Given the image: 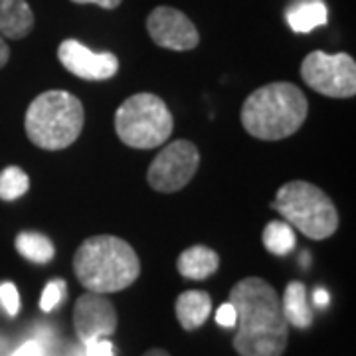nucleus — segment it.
Masks as SVG:
<instances>
[{
	"label": "nucleus",
	"mask_w": 356,
	"mask_h": 356,
	"mask_svg": "<svg viewBox=\"0 0 356 356\" xmlns=\"http://www.w3.org/2000/svg\"><path fill=\"white\" fill-rule=\"evenodd\" d=\"M281 311L285 321L299 327V329H307L313 323V311L307 303V289L301 281H291L285 289L283 301H281Z\"/></svg>",
	"instance_id": "2eb2a0df"
},
{
	"label": "nucleus",
	"mask_w": 356,
	"mask_h": 356,
	"mask_svg": "<svg viewBox=\"0 0 356 356\" xmlns=\"http://www.w3.org/2000/svg\"><path fill=\"white\" fill-rule=\"evenodd\" d=\"M271 208L291 228L311 240H327L339 228V214L332 200L307 180H291L281 186Z\"/></svg>",
	"instance_id": "39448f33"
},
{
	"label": "nucleus",
	"mask_w": 356,
	"mask_h": 356,
	"mask_svg": "<svg viewBox=\"0 0 356 356\" xmlns=\"http://www.w3.org/2000/svg\"><path fill=\"white\" fill-rule=\"evenodd\" d=\"M30 188V178L20 166H6L0 172V198L2 200H16L24 196Z\"/></svg>",
	"instance_id": "6ab92c4d"
},
{
	"label": "nucleus",
	"mask_w": 356,
	"mask_h": 356,
	"mask_svg": "<svg viewBox=\"0 0 356 356\" xmlns=\"http://www.w3.org/2000/svg\"><path fill=\"white\" fill-rule=\"evenodd\" d=\"M113 344L105 339H93L86 343V356H113Z\"/></svg>",
	"instance_id": "4be33fe9"
},
{
	"label": "nucleus",
	"mask_w": 356,
	"mask_h": 356,
	"mask_svg": "<svg viewBox=\"0 0 356 356\" xmlns=\"http://www.w3.org/2000/svg\"><path fill=\"white\" fill-rule=\"evenodd\" d=\"M236 311L238 334L234 348L240 356H281L285 353L289 331L281 311L277 291L261 277H245L229 291Z\"/></svg>",
	"instance_id": "f257e3e1"
},
{
	"label": "nucleus",
	"mask_w": 356,
	"mask_h": 356,
	"mask_svg": "<svg viewBox=\"0 0 356 356\" xmlns=\"http://www.w3.org/2000/svg\"><path fill=\"white\" fill-rule=\"evenodd\" d=\"M8 58H10V48H8L6 40L0 36V67L8 64Z\"/></svg>",
	"instance_id": "bb28decb"
},
{
	"label": "nucleus",
	"mask_w": 356,
	"mask_h": 356,
	"mask_svg": "<svg viewBox=\"0 0 356 356\" xmlns=\"http://www.w3.org/2000/svg\"><path fill=\"white\" fill-rule=\"evenodd\" d=\"M58 60L74 76L88 81H103L117 74L119 60L111 51H93L77 40H64L58 48Z\"/></svg>",
	"instance_id": "9d476101"
},
{
	"label": "nucleus",
	"mask_w": 356,
	"mask_h": 356,
	"mask_svg": "<svg viewBox=\"0 0 356 356\" xmlns=\"http://www.w3.org/2000/svg\"><path fill=\"white\" fill-rule=\"evenodd\" d=\"M143 356H170L166 350H161V348H153V350H149L147 355Z\"/></svg>",
	"instance_id": "cd10ccee"
},
{
	"label": "nucleus",
	"mask_w": 356,
	"mask_h": 356,
	"mask_svg": "<svg viewBox=\"0 0 356 356\" xmlns=\"http://www.w3.org/2000/svg\"><path fill=\"white\" fill-rule=\"evenodd\" d=\"M13 356H44V346L38 341H28L20 348H16Z\"/></svg>",
	"instance_id": "b1692460"
},
{
	"label": "nucleus",
	"mask_w": 356,
	"mask_h": 356,
	"mask_svg": "<svg viewBox=\"0 0 356 356\" xmlns=\"http://www.w3.org/2000/svg\"><path fill=\"white\" fill-rule=\"evenodd\" d=\"M220 267V255L208 245H192L178 255V273L186 280L200 281L214 275Z\"/></svg>",
	"instance_id": "ddd939ff"
},
{
	"label": "nucleus",
	"mask_w": 356,
	"mask_h": 356,
	"mask_svg": "<svg viewBox=\"0 0 356 356\" xmlns=\"http://www.w3.org/2000/svg\"><path fill=\"white\" fill-rule=\"evenodd\" d=\"M72 2H77V4H95V6L105 8V10H113L123 0H72Z\"/></svg>",
	"instance_id": "393cba45"
},
{
	"label": "nucleus",
	"mask_w": 356,
	"mask_h": 356,
	"mask_svg": "<svg viewBox=\"0 0 356 356\" xmlns=\"http://www.w3.org/2000/svg\"><path fill=\"white\" fill-rule=\"evenodd\" d=\"M313 301H315V305L317 307H327L329 305V293L325 291V289H315L313 293Z\"/></svg>",
	"instance_id": "a878e982"
},
{
	"label": "nucleus",
	"mask_w": 356,
	"mask_h": 356,
	"mask_svg": "<svg viewBox=\"0 0 356 356\" xmlns=\"http://www.w3.org/2000/svg\"><path fill=\"white\" fill-rule=\"evenodd\" d=\"M34 28V13L26 0H0V36L26 38Z\"/></svg>",
	"instance_id": "f8f14e48"
},
{
	"label": "nucleus",
	"mask_w": 356,
	"mask_h": 356,
	"mask_svg": "<svg viewBox=\"0 0 356 356\" xmlns=\"http://www.w3.org/2000/svg\"><path fill=\"white\" fill-rule=\"evenodd\" d=\"M83 119V105L76 95L62 89H50L28 105L26 135L32 145L44 151H62L81 135Z\"/></svg>",
	"instance_id": "20e7f679"
},
{
	"label": "nucleus",
	"mask_w": 356,
	"mask_h": 356,
	"mask_svg": "<svg viewBox=\"0 0 356 356\" xmlns=\"http://www.w3.org/2000/svg\"><path fill=\"white\" fill-rule=\"evenodd\" d=\"M175 119L166 103L153 93H135L119 105L115 131L131 149L149 151L168 140Z\"/></svg>",
	"instance_id": "423d86ee"
},
{
	"label": "nucleus",
	"mask_w": 356,
	"mask_h": 356,
	"mask_svg": "<svg viewBox=\"0 0 356 356\" xmlns=\"http://www.w3.org/2000/svg\"><path fill=\"white\" fill-rule=\"evenodd\" d=\"M301 77L321 95L348 99L356 93V64L348 54L311 51L301 64Z\"/></svg>",
	"instance_id": "0eeeda50"
},
{
	"label": "nucleus",
	"mask_w": 356,
	"mask_h": 356,
	"mask_svg": "<svg viewBox=\"0 0 356 356\" xmlns=\"http://www.w3.org/2000/svg\"><path fill=\"white\" fill-rule=\"evenodd\" d=\"M14 243H16L18 254L34 264H48L56 254L50 238L38 232H20Z\"/></svg>",
	"instance_id": "f3484780"
},
{
	"label": "nucleus",
	"mask_w": 356,
	"mask_h": 356,
	"mask_svg": "<svg viewBox=\"0 0 356 356\" xmlns=\"http://www.w3.org/2000/svg\"><path fill=\"white\" fill-rule=\"evenodd\" d=\"M0 303H2V307L6 309V313L10 317L18 315V311H20V295H18L16 285L10 283V281L0 285Z\"/></svg>",
	"instance_id": "412c9836"
},
{
	"label": "nucleus",
	"mask_w": 356,
	"mask_h": 356,
	"mask_svg": "<svg viewBox=\"0 0 356 356\" xmlns=\"http://www.w3.org/2000/svg\"><path fill=\"white\" fill-rule=\"evenodd\" d=\"M305 93L295 83L275 81L255 89L243 102V129L261 140H281L295 135L305 123Z\"/></svg>",
	"instance_id": "7ed1b4c3"
},
{
	"label": "nucleus",
	"mask_w": 356,
	"mask_h": 356,
	"mask_svg": "<svg viewBox=\"0 0 356 356\" xmlns=\"http://www.w3.org/2000/svg\"><path fill=\"white\" fill-rule=\"evenodd\" d=\"M177 318L184 331H194L202 327L210 315L212 301L206 291H184L177 299Z\"/></svg>",
	"instance_id": "4468645a"
},
{
	"label": "nucleus",
	"mask_w": 356,
	"mask_h": 356,
	"mask_svg": "<svg viewBox=\"0 0 356 356\" xmlns=\"http://www.w3.org/2000/svg\"><path fill=\"white\" fill-rule=\"evenodd\" d=\"M74 271L91 293H117L127 289L140 275L139 255L117 236H93L77 248Z\"/></svg>",
	"instance_id": "f03ea898"
},
{
	"label": "nucleus",
	"mask_w": 356,
	"mask_h": 356,
	"mask_svg": "<svg viewBox=\"0 0 356 356\" xmlns=\"http://www.w3.org/2000/svg\"><path fill=\"white\" fill-rule=\"evenodd\" d=\"M200 166V153L196 145L186 139H178L166 145L161 153L154 156L149 166L147 180L156 192L182 191Z\"/></svg>",
	"instance_id": "6e6552de"
},
{
	"label": "nucleus",
	"mask_w": 356,
	"mask_h": 356,
	"mask_svg": "<svg viewBox=\"0 0 356 356\" xmlns=\"http://www.w3.org/2000/svg\"><path fill=\"white\" fill-rule=\"evenodd\" d=\"M287 22L293 32L307 34L318 26L327 24V6L321 0H305L287 13Z\"/></svg>",
	"instance_id": "dca6fc26"
},
{
	"label": "nucleus",
	"mask_w": 356,
	"mask_h": 356,
	"mask_svg": "<svg viewBox=\"0 0 356 356\" xmlns=\"http://www.w3.org/2000/svg\"><path fill=\"white\" fill-rule=\"evenodd\" d=\"M65 291H67V287H65L64 280L50 281V283L44 287L42 299H40V309L46 311V313L54 311V309L65 299Z\"/></svg>",
	"instance_id": "aec40b11"
},
{
	"label": "nucleus",
	"mask_w": 356,
	"mask_h": 356,
	"mask_svg": "<svg viewBox=\"0 0 356 356\" xmlns=\"http://www.w3.org/2000/svg\"><path fill=\"white\" fill-rule=\"evenodd\" d=\"M147 30L154 44L166 50L188 51L200 44V34L191 18L172 6H156L147 18Z\"/></svg>",
	"instance_id": "1a4fd4ad"
},
{
	"label": "nucleus",
	"mask_w": 356,
	"mask_h": 356,
	"mask_svg": "<svg viewBox=\"0 0 356 356\" xmlns=\"http://www.w3.org/2000/svg\"><path fill=\"white\" fill-rule=\"evenodd\" d=\"M74 325L79 341L111 337L117 329V311L113 303L99 293H86L77 299L74 309Z\"/></svg>",
	"instance_id": "9b49d317"
},
{
	"label": "nucleus",
	"mask_w": 356,
	"mask_h": 356,
	"mask_svg": "<svg viewBox=\"0 0 356 356\" xmlns=\"http://www.w3.org/2000/svg\"><path fill=\"white\" fill-rule=\"evenodd\" d=\"M264 245L269 254L287 255L295 248V232L287 222L273 220L264 229Z\"/></svg>",
	"instance_id": "a211bd4d"
},
{
	"label": "nucleus",
	"mask_w": 356,
	"mask_h": 356,
	"mask_svg": "<svg viewBox=\"0 0 356 356\" xmlns=\"http://www.w3.org/2000/svg\"><path fill=\"white\" fill-rule=\"evenodd\" d=\"M216 323L218 325H222V327H226V329L236 325V311H234L232 303H224V305L218 309Z\"/></svg>",
	"instance_id": "5701e85b"
}]
</instances>
